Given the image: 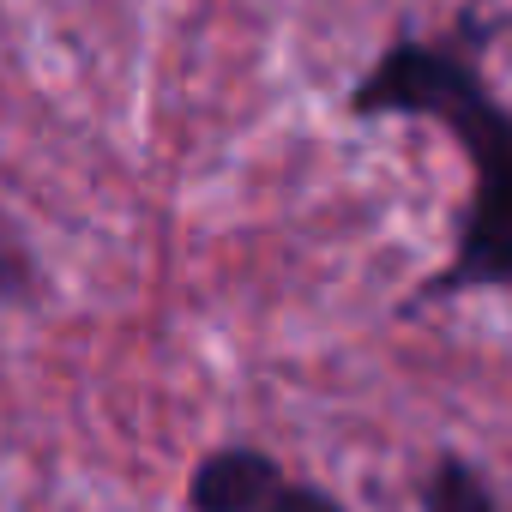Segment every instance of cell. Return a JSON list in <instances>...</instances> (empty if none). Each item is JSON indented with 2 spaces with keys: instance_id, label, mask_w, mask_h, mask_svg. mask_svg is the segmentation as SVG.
I'll return each instance as SVG.
<instances>
[{
  "instance_id": "6da1fadb",
  "label": "cell",
  "mask_w": 512,
  "mask_h": 512,
  "mask_svg": "<svg viewBox=\"0 0 512 512\" xmlns=\"http://www.w3.org/2000/svg\"><path fill=\"white\" fill-rule=\"evenodd\" d=\"M488 31L458 19L446 37H392L380 61L350 85L356 121H434L470 157V193L458 211V241L410 296L404 314L476 290L512 296V103L482 79Z\"/></svg>"
},
{
  "instance_id": "7a4b0ae2",
  "label": "cell",
  "mask_w": 512,
  "mask_h": 512,
  "mask_svg": "<svg viewBox=\"0 0 512 512\" xmlns=\"http://www.w3.org/2000/svg\"><path fill=\"white\" fill-rule=\"evenodd\" d=\"M284 482L266 446H211L187 476V512H266Z\"/></svg>"
},
{
  "instance_id": "3957f363",
  "label": "cell",
  "mask_w": 512,
  "mask_h": 512,
  "mask_svg": "<svg viewBox=\"0 0 512 512\" xmlns=\"http://www.w3.org/2000/svg\"><path fill=\"white\" fill-rule=\"evenodd\" d=\"M422 512H500V494L470 458L440 452L434 470L422 476Z\"/></svg>"
},
{
  "instance_id": "277c9868",
  "label": "cell",
  "mask_w": 512,
  "mask_h": 512,
  "mask_svg": "<svg viewBox=\"0 0 512 512\" xmlns=\"http://www.w3.org/2000/svg\"><path fill=\"white\" fill-rule=\"evenodd\" d=\"M43 302V260L19 217L0 205V308H37Z\"/></svg>"
},
{
  "instance_id": "5b68a950",
  "label": "cell",
  "mask_w": 512,
  "mask_h": 512,
  "mask_svg": "<svg viewBox=\"0 0 512 512\" xmlns=\"http://www.w3.org/2000/svg\"><path fill=\"white\" fill-rule=\"evenodd\" d=\"M266 512H350V506H344L332 488H320V482H284Z\"/></svg>"
}]
</instances>
